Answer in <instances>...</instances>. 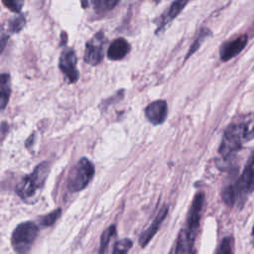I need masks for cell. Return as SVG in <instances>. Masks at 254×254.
I'll return each instance as SVG.
<instances>
[{
	"instance_id": "6da1fadb",
	"label": "cell",
	"mask_w": 254,
	"mask_h": 254,
	"mask_svg": "<svg viewBox=\"0 0 254 254\" xmlns=\"http://www.w3.org/2000/svg\"><path fill=\"white\" fill-rule=\"evenodd\" d=\"M254 139V118L249 117L240 122L229 125L222 136L219 154L227 159L239 151L242 145Z\"/></svg>"
},
{
	"instance_id": "7a4b0ae2",
	"label": "cell",
	"mask_w": 254,
	"mask_h": 254,
	"mask_svg": "<svg viewBox=\"0 0 254 254\" xmlns=\"http://www.w3.org/2000/svg\"><path fill=\"white\" fill-rule=\"evenodd\" d=\"M204 201V194L198 192L193 197L190 211L187 218V224L184 229L181 230L175 247L176 253H190L192 251L195 236L199 226L201 210Z\"/></svg>"
},
{
	"instance_id": "3957f363",
	"label": "cell",
	"mask_w": 254,
	"mask_h": 254,
	"mask_svg": "<svg viewBox=\"0 0 254 254\" xmlns=\"http://www.w3.org/2000/svg\"><path fill=\"white\" fill-rule=\"evenodd\" d=\"M254 191V153L249 158L241 176L222 190L223 201L230 205H243L247 196Z\"/></svg>"
},
{
	"instance_id": "277c9868",
	"label": "cell",
	"mask_w": 254,
	"mask_h": 254,
	"mask_svg": "<svg viewBox=\"0 0 254 254\" xmlns=\"http://www.w3.org/2000/svg\"><path fill=\"white\" fill-rule=\"evenodd\" d=\"M50 167L47 162L39 164L32 174L23 178L16 187L17 194L23 200L32 199L36 193L44 187L48 178Z\"/></svg>"
},
{
	"instance_id": "5b68a950",
	"label": "cell",
	"mask_w": 254,
	"mask_h": 254,
	"mask_svg": "<svg viewBox=\"0 0 254 254\" xmlns=\"http://www.w3.org/2000/svg\"><path fill=\"white\" fill-rule=\"evenodd\" d=\"M94 167L87 158H81L71 169L67 179V189L70 191L82 190L92 180Z\"/></svg>"
},
{
	"instance_id": "8992f818",
	"label": "cell",
	"mask_w": 254,
	"mask_h": 254,
	"mask_svg": "<svg viewBox=\"0 0 254 254\" xmlns=\"http://www.w3.org/2000/svg\"><path fill=\"white\" fill-rule=\"evenodd\" d=\"M38 226L32 221L18 224L11 236L13 249L18 253H25L30 250L38 236Z\"/></svg>"
},
{
	"instance_id": "52a82bcc",
	"label": "cell",
	"mask_w": 254,
	"mask_h": 254,
	"mask_svg": "<svg viewBox=\"0 0 254 254\" xmlns=\"http://www.w3.org/2000/svg\"><path fill=\"white\" fill-rule=\"evenodd\" d=\"M105 44V37L102 32L95 34L85 46L84 62L91 65L100 64L103 59V47Z\"/></svg>"
},
{
	"instance_id": "ba28073f",
	"label": "cell",
	"mask_w": 254,
	"mask_h": 254,
	"mask_svg": "<svg viewBox=\"0 0 254 254\" xmlns=\"http://www.w3.org/2000/svg\"><path fill=\"white\" fill-rule=\"evenodd\" d=\"M59 66L68 82H75L78 78V70L76 67V56L72 49H64L60 57Z\"/></svg>"
},
{
	"instance_id": "9c48e42d",
	"label": "cell",
	"mask_w": 254,
	"mask_h": 254,
	"mask_svg": "<svg viewBox=\"0 0 254 254\" xmlns=\"http://www.w3.org/2000/svg\"><path fill=\"white\" fill-rule=\"evenodd\" d=\"M248 38L246 35L239 36L238 38H235L229 42L224 43L219 51L220 59L223 62H227L231 60L232 58L236 57L247 45Z\"/></svg>"
},
{
	"instance_id": "30bf717a",
	"label": "cell",
	"mask_w": 254,
	"mask_h": 254,
	"mask_svg": "<svg viewBox=\"0 0 254 254\" xmlns=\"http://www.w3.org/2000/svg\"><path fill=\"white\" fill-rule=\"evenodd\" d=\"M168 115V104L165 100H156L151 102L145 109V116L149 122L154 125L161 124Z\"/></svg>"
},
{
	"instance_id": "8fae6325",
	"label": "cell",
	"mask_w": 254,
	"mask_h": 254,
	"mask_svg": "<svg viewBox=\"0 0 254 254\" xmlns=\"http://www.w3.org/2000/svg\"><path fill=\"white\" fill-rule=\"evenodd\" d=\"M167 213H168V207L164 206L159 211V213L157 214V216L153 220V222L150 224V226L141 234V236L139 238V244L141 247H145L149 243V241L153 238V236L157 233L160 225L162 224L163 220L167 216Z\"/></svg>"
},
{
	"instance_id": "7c38bea8",
	"label": "cell",
	"mask_w": 254,
	"mask_h": 254,
	"mask_svg": "<svg viewBox=\"0 0 254 254\" xmlns=\"http://www.w3.org/2000/svg\"><path fill=\"white\" fill-rule=\"evenodd\" d=\"M130 51L129 43L123 39L118 38L115 39L109 46L107 50V57L109 60L112 61H119L122 60Z\"/></svg>"
},
{
	"instance_id": "4fadbf2b",
	"label": "cell",
	"mask_w": 254,
	"mask_h": 254,
	"mask_svg": "<svg viewBox=\"0 0 254 254\" xmlns=\"http://www.w3.org/2000/svg\"><path fill=\"white\" fill-rule=\"evenodd\" d=\"M188 2H189V0H175L172 3V5L170 6L166 15L164 16L161 24L159 25V28H158L157 32L164 29L171 21H173L181 13V11L186 7Z\"/></svg>"
},
{
	"instance_id": "5bb4252c",
	"label": "cell",
	"mask_w": 254,
	"mask_h": 254,
	"mask_svg": "<svg viewBox=\"0 0 254 254\" xmlns=\"http://www.w3.org/2000/svg\"><path fill=\"white\" fill-rule=\"evenodd\" d=\"M11 93V84H10V75L8 73H2L0 79V103L1 110H4Z\"/></svg>"
},
{
	"instance_id": "9a60e30c",
	"label": "cell",
	"mask_w": 254,
	"mask_h": 254,
	"mask_svg": "<svg viewBox=\"0 0 254 254\" xmlns=\"http://www.w3.org/2000/svg\"><path fill=\"white\" fill-rule=\"evenodd\" d=\"M115 234H116V227H115V225H111L106 230H104V232L101 235V239H100V249H99L100 253L106 252V249H107V246L109 244V241L111 240V238Z\"/></svg>"
},
{
	"instance_id": "2e32d148",
	"label": "cell",
	"mask_w": 254,
	"mask_h": 254,
	"mask_svg": "<svg viewBox=\"0 0 254 254\" xmlns=\"http://www.w3.org/2000/svg\"><path fill=\"white\" fill-rule=\"evenodd\" d=\"M91 2L97 12H106L116 5L117 0H91Z\"/></svg>"
},
{
	"instance_id": "e0dca14e",
	"label": "cell",
	"mask_w": 254,
	"mask_h": 254,
	"mask_svg": "<svg viewBox=\"0 0 254 254\" xmlns=\"http://www.w3.org/2000/svg\"><path fill=\"white\" fill-rule=\"evenodd\" d=\"M61 209H56L44 216H42L40 218V223L43 225V226H50L52 225L53 223H55L59 217L61 216Z\"/></svg>"
},
{
	"instance_id": "ac0fdd59",
	"label": "cell",
	"mask_w": 254,
	"mask_h": 254,
	"mask_svg": "<svg viewBox=\"0 0 254 254\" xmlns=\"http://www.w3.org/2000/svg\"><path fill=\"white\" fill-rule=\"evenodd\" d=\"M209 34H210V32H209L208 30H205V29L201 30V32L199 33L198 37H197L196 40L193 42V44L191 45V47H190L189 53L187 54V59H188L190 55H192V54L199 48V46L201 45V43L204 41V39H205L207 36H209Z\"/></svg>"
},
{
	"instance_id": "d6986e66",
	"label": "cell",
	"mask_w": 254,
	"mask_h": 254,
	"mask_svg": "<svg viewBox=\"0 0 254 254\" xmlns=\"http://www.w3.org/2000/svg\"><path fill=\"white\" fill-rule=\"evenodd\" d=\"M132 247V241L130 239H122L115 243L114 248L112 250L113 253H126L128 252Z\"/></svg>"
},
{
	"instance_id": "ffe728a7",
	"label": "cell",
	"mask_w": 254,
	"mask_h": 254,
	"mask_svg": "<svg viewBox=\"0 0 254 254\" xmlns=\"http://www.w3.org/2000/svg\"><path fill=\"white\" fill-rule=\"evenodd\" d=\"M24 2L25 0H2L3 5L15 13L21 12L24 6Z\"/></svg>"
},
{
	"instance_id": "44dd1931",
	"label": "cell",
	"mask_w": 254,
	"mask_h": 254,
	"mask_svg": "<svg viewBox=\"0 0 254 254\" xmlns=\"http://www.w3.org/2000/svg\"><path fill=\"white\" fill-rule=\"evenodd\" d=\"M25 25V18L23 16H19L17 18H14L9 23V30L12 33H18L22 30V28Z\"/></svg>"
},
{
	"instance_id": "7402d4cb",
	"label": "cell",
	"mask_w": 254,
	"mask_h": 254,
	"mask_svg": "<svg viewBox=\"0 0 254 254\" xmlns=\"http://www.w3.org/2000/svg\"><path fill=\"white\" fill-rule=\"evenodd\" d=\"M232 238L231 237H225L222 242L220 243V246L217 250L218 253L222 254H229L232 252Z\"/></svg>"
},
{
	"instance_id": "603a6c76",
	"label": "cell",
	"mask_w": 254,
	"mask_h": 254,
	"mask_svg": "<svg viewBox=\"0 0 254 254\" xmlns=\"http://www.w3.org/2000/svg\"><path fill=\"white\" fill-rule=\"evenodd\" d=\"M82 3H83V7H86V2H85V0H82Z\"/></svg>"
},
{
	"instance_id": "cb8c5ba5",
	"label": "cell",
	"mask_w": 254,
	"mask_h": 254,
	"mask_svg": "<svg viewBox=\"0 0 254 254\" xmlns=\"http://www.w3.org/2000/svg\"><path fill=\"white\" fill-rule=\"evenodd\" d=\"M252 236H253V238H254V226H253V228H252Z\"/></svg>"
}]
</instances>
